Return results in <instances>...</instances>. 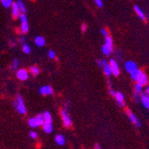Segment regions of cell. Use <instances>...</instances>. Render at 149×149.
<instances>
[{
	"instance_id": "4fadbf2b",
	"label": "cell",
	"mask_w": 149,
	"mask_h": 149,
	"mask_svg": "<svg viewBox=\"0 0 149 149\" xmlns=\"http://www.w3.org/2000/svg\"><path fill=\"white\" fill-rule=\"evenodd\" d=\"M39 93L42 96H47V95H53L54 89L51 86H44L39 88Z\"/></svg>"
},
{
	"instance_id": "d4e9b609",
	"label": "cell",
	"mask_w": 149,
	"mask_h": 149,
	"mask_svg": "<svg viewBox=\"0 0 149 149\" xmlns=\"http://www.w3.org/2000/svg\"><path fill=\"white\" fill-rule=\"evenodd\" d=\"M17 4H18L19 7H20V9H21L22 13H26V6H25L23 1H22V0H18V1H17Z\"/></svg>"
},
{
	"instance_id": "484cf974",
	"label": "cell",
	"mask_w": 149,
	"mask_h": 149,
	"mask_svg": "<svg viewBox=\"0 0 149 149\" xmlns=\"http://www.w3.org/2000/svg\"><path fill=\"white\" fill-rule=\"evenodd\" d=\"M22 51H23L24 54H27V55H28V54H30L31 51V47H30L28 44H26V43L23 44V45H22Z\"/></svg>"
},
{
	"instance_id": "52a82bcc",
	"label": "cell",
	"mask_w": 149,
	"mask_h": 149,
	"mask_svg": "<svg viewBox=\"0 0 149 149\" xmlns=\"http://www.w3.org/2000/svg\"><path fill=\"white\" fill-rule=\"evenodd\" d=\"M109 64H110L112 73L113 74V76H118L120 74V67H119L117 61L114 59H112V60H110Z\"/></svg>"
},
{
	"instance_id": "836d02e7",
	"label": "cell",
	"mask_w": 149,
	"mask_h": 149,
	"mask_svg": "<svg viewBox=\"0 0 149 149\" xmlns=\"http://www.w3.org/2000/svg\"><path fill=\"white\" fill-rule=\"evenodd\" d=\"M81 31H82V32H85L87 31V25L85 23H82V25H81Z\"/></svg>"
},
{
	"instance_id": "8d00e7d4",
	"label": "cell",
	"mask_w": 149,
	"mask_h": 149,
	"mask_svg": "<svg viewBox=\"0 0 149 149\" xmlns=\"http://www.w3.org/2000/svg\"><path fill=\"white\" fill-rule=\"evenodd\" d=\"M94 147H95V149H101L100 145H99V144H97V143L96 145H95V146H94Z\"/></svg>"
},
{
	"instance_id": "f546056e",
	"label": "cell",
	"mask_w": 149,
	"mask_h": 149,
	"mask_svg": "<svg viewBox=\"0 0 149 149\" xmlns=\"http://www.w3.org/2000/svg\"><path fill=\"white\" fill-rule=\"evenodd\" d=\"M30 137L31 138V139H36L37 138H38V133L37 132H35V131H30Z\"/></svg>"
},
{
	"instance_id": "d590c367",
	"label": "cell",
	"mask_w": 149,
	"mask_h": 149,
	"mask_svg": "<svg viewBox=\"0 0 149 149\" xmlns=\"http://www.w3.org/2000/svg\"><path fill=\"white\" fill-rule=\"evenodd\" d=\"M97 63L98 67H103V64H102V61L101 60H97Z\"/></svg>"
},
{
	"instance_id": "60d3db41",
	"label": "cell",
	"mask_w": 149,
	"mask_h": 149,
	"mask_svg": "<svg viewBox=\"0 0 149 149\" xmlns=\"http://www.w3.org/2000/svg\"><path fill=\"white\" fill-rule=\"evenodd\" d=\"M0 70H1V69H0Z\"/></svg>"
},
{
	"instance_id": "2e32d148",
	"label": "cell",
	"mask_w": 149,
	"mask_h": 149,
	"mask_svg": "<svg viewBox=\"0 0 149 149\" xmlns=\"http://www.w3.org/2000/svg\"><path fill=\"white\" fill-rule=\"evenodd\" d=\"M134 10H135L136 13L139 15V17L142 21H146V17L145 13L142 11V9H141L139 6H134Z\"/></svg>"
},
{
	"instance_id": "cb8c5ba5",
	"label": "cell",
	"mask_w": 149,
	"mask_h": 149,
	"mask_svg": "<svg viewBox=\"0 0 149 149\" xmlns=\"http://www.w3.org/2000/svg\"><path fill=\"white\" fill-rule=\"evenodd\" d=\"M39 72H40V70H39L38 67H37V66H31V69H30V72H31L33 76H37V75L39 73Z\"/></svg>"
},
{
	"instance_id": "5b68a950",
	"label": "cell",
	"mask_w": 149,
	"mask_h": 149,
	"mask_svg": "<svg viewBox=\"0 0 149 149\" xmlns=\"http://www.w3.org/2000/svg\"><path fill=\"white\" fill-rule=\"evenodd\" d=\"M20 19H21V31L25 34L29 31L28 19H27V16L25 15V13H21Z\"/></svg>"
},
{
	"instance_id": "ba28073f",
	"label": "cell",
	"mask_w": 149,
	"mask_h": 149,
	"mask_svg": "<svg viewBox=\"0 0 149 149\" xmlns=\"http://www.w3.org/2000/svg\"><path fill=\"white\" fill-rule=\"evenodd\" d=\"M11 7H12V16H13V19H17L18 17H20L21 9H20V7L18 6L17 2L16 3H13Z\"/></svg>"
},
{
	"instance_id": "603a6c76",
	"label": "cell",
	"mask_w": 149,
	"mask_h": 149,
	"mask_svg": "<svg viewBox=\"0 0 149 149\" xmlns=\"http://www.w3.org/2000/svg\"><path fill=\"white\" fill-rule=\"evenodd\" d=\"M140 72H141V71L139 70V69H136L135 71H133L132 72H130V76H131L132 79L133 80H137V79H138V77H139Z\"/></svg>"
},
{
	"instance_id": "9a60e30c",
	"label": "cell",
	"mask_w": 149,
	"mask_h": 149,
	"mask_svg": "<svg viewBox=\"0 0 149 149\" xmlns=\"http://www.w3.org/2000/svg\"><path fill=\"white\" fill-rule=\"evenodd\" d=\"M140 101L142 103V104L147 108V109H149V96L146 93V94H141L140 96Z\"/></svg>"
},
{
	"instance_id": "d6986e66",
	"label": "cell",
	"mask_w": 149,
	"mask_h": 149,
	"mask_svg": "<svg viewBox=\"0 0 149 149\" xmlns=\"http://www.w3.org/2000/svg\"><path fill=\"white\" fill-rule=\"evenodd\" d=\"M19 66H20V61L17 58H15L13 60L12 64H11V70L12 71H17Z\"/></svg>"
},
{
	"instance_id": "44dd1931",
	"label": "cell",
	"mask_w": 149,
	"mask_h": 149,
	"mask_svg": "<svg viewBox=\"0 0 149 149\" xmlns=\"http://www.w3.org/2000/svg\"><path fill=\"white\" fill-rule=\"evenodd\" d=\"M43 118H44V120L46 121V123H52V120H53L52 115H51L50 113L47 112V111H46V112L43 113Z\"/></svg>"
},
{
	"instance_id": "4dcf8cb0",
	"label": "cell",
	"mask_w": 149,
	"mask_h": 149,
	"mask_svg": "<svg viewBox=\"0 0 149 149\" xmlns=\"http://www.w3.org/2000/svg\"><path fill=\"white\" fill-rule=\"evenodd\" d=\"M95 1V3H96V5L99 7V8H101V7H103V6H104V3H103V1L102 0H94Z\"/></svg>"
},
{
	"instance_id": "f1b7e54d",
	"label": "cell",
	"mask_w": 149,
	"mask_h": 149,
	"mask_svg": "<svg viewBox=\"0 0 149 149\" xmlns=\"http://www.w3.org/2000/svg\"><path fill=\"white\" fill-rule=\"evenodd\" d=\"M140 96H141V94H140V93H138V92L135 91V93H134V99H135V102H136V103H139V100H140Z\"/></svg>"
},
{
	"instance_id": "e0dca14e",
	"label": "cell",
	"mask_w": 149,
	"mask_h": 149,
	"mask_svg": "<svg viewBox=\"0 0 149 149\" xmlns=\"http://www.w3.org/2000/svg\"><path fill=\"white\" fill-rule=\"evenodd\" d=\"M35 44L38 47H44L45 44H46V40H45V38L42 36H38L35 38Z\"/></svg>"
},
{
	"instance_id": "ab89813d",
	"label": "cell",
	"mask_w": 149,
	"mask_h": 149,
	"mask_svg": "<svg viewBox=\"0 0 149 149\" xmlns=\"http://www.w3.org/2000/svg\"><path fill=\"white\" fill-rule=\"evenodd\" d=\"M146 94L148 95V96H149V86L146 88Z\"/></svg>"
},
{
	"instance_id": "30bf717a",
	"label": "cell",
	"mask_w": 149,
	"mask_h": 149,
	"mask_svg": "<svg viewBox=\"0 0 149 149\" xmlns=\"http://www.w3.org/2000/svg\"><path fill=\"white\" fill-rule=\"evenodd\" d=\"M115 100L117 102V104L120 106V107H124L125 106V98H124V96L123 93L120 92H116L115 94Z\"/></svg>"
},
{
	"instance_id": "e575fe53",
	"label": "cell",
	"mask_w": 149,
	"mask_h": 149,
	"mask_svg": "<svg viewBox=\"0 0 149 149\" xmlns=\"http://www.w3.org/2000/svg\"><path fill=\"white\" fill-rule=\"evenodd\" d=\"M109 93L111 94V96H113V97H114L115 96V94H116V92L111 88H109Z\"/></svg>"
},
{
	"instance_id": "277c9868",
	"label": "cell",
	"mask_w": 149,
	"mask_h": 149,
	"mask_svg": "<svg viewBox=\"0 0 149 149\" xmlns=\"http://www.w3.org/2000/svg\"><path fill=\"white\" fill-rule=\"evenodd\" d=\"M61 116H62V120H63V123L64 125V127L66 128H70L72 125V121L71 117L69 116L68 113V110H66L65 108L64 109L61 110Z\"/></svg>"
},
{
	"instance_id": "83f0119b",
	"label": "cell",
	"mask_w": 149,
	"mask_h": 149,
	"mask_svg": "<svg viewBox=\"0 0 149 149\" xmlns=\"http://www.w3.org/2000/svg\"><path fill=\"white\" fill-rule=\"evenodd\" d=\"M48 57H49L50 59H56V52L54 51V50H50V51L48 52Z\"/></svg>"
},
{
	"instance_id": "ac0fdd59",
	"label": "cell",
	"mask_w": 149,
	"mask_h": 149,
	"mask_svg": "<svg viewBox=\"0 0 149 149\" xmlns=\"http://www.w3.org/2000/svg\"><path fill=\"white\" fill-rule=\"evenodd\" d=\"M43 127V130L46 132V133H51L53 131V125H52V123H44V124L42 125Z\"/></svg>"
},
{
	"instance_id": "6da1fadb",
	"label": "cell",
	"mask_w": 149,
	"mask_h": 149,
	"mask_svg": "<svg viewBox=\"0 0 149 149\" xmlns=\"http://www.w3.org/2000/svg\"><path fill=\"white\" fill-rule=\"evenodd\" d=\"M113 38L110 36L105 37L104 39V44L102 47V52L105 56H109L112 52H113Z\"/></svg>"
},
{
	"instance_id": "9c48e42d",
	"label": "cell",
	"mask_w": 149,
	"mask_h": 149,
	"mask_svg": "<svg viewBox=\"0 0 149 149\" xmlns=\"http://www.w3.org/2000/svg\"><path fill=\"white\" fill-rule=\"evenodd\" d=\"M136 81H137V83H139V84H140L142 86H146L148 83V78H147L146 74L141 71V72L139 73V75Z\"/></svg>"
},
{
	"instance_id": "4316f807",
	"label": "cell",
	"mask_w": 149,
	"mask_h": 149,
	"mask_svg": "<svg viewBox=\"0 0 149 149\" xmlns=\"http://www.w3.org/2000/svg\"><path fill=\"white\" fill-rule=\"evenodd\" d=\"M142 88H143V86L142 85H140V84H139V83H137L136 85H135V91L136 92H138V93H142Z\"/></svg>"
},
{
	"instance_id": "3957f363",
	"label": "cell",
	"mask_w": 149,
	"mask_h": 149,
	"mask_svg": "<svg viewBox=\"0 0 149 149\" xmlns=\"http://www.w3.org/2000/svg\"><path fill=\"white\" fill-rule=\"evenodd\" d=\"M45 123L44 118H43V114H38L34 118H31L28 121L29 126L31 128H37L39 126H42Z\"/></svg>"
},
{
	"instance_id": "d6a6232c",
	"label": "cell",
	"mask_w": 149,
	"mask_h": 149,
	"mask_svg": "<svg viewBox=\"0 0 149 149\" xmlns=\"http://www.w3.org/2000/svg\"><path fill=\"white\" fill-rule=\"evenodd\" d=\"M19 42L21 43V44H25V42H26V38H25V37H23V36H22L20 38H19Z\"/></svg>"
},
{
	"instance_id": "f35d334b",
	"label": "cell",
	"mask_w": 149,
	"mask_h": 149,
	"mask_svg": "<svg viewBox=\"0 0 149 149\" xmlns=\"http://www.w3.org/2000/svg\"><path fill=\"white\" fill-rule=\"evenodd\" d=\"M10 46L11 47H15V42L13 41V40H10Z\"/></svg>"
},
{
	"instance_id": "8fae6325",
	"label": "cell",
	"mask_w": 149,
	"mask_h": 149,
	"mask_svg": "<svg viewBox=\"0 0 149 149\" xmlns=\"http://www.w3.org/2000/svg\"><path fill=\"white\" fill-rule=\"evenodd\" d=\"M16 76L17 78L20 79V80H26L28 79L29 78V73H28V71L25 70V69H19L17 70V72H16Z\"/></svg>"
},
{
	"instance_id": "8992f818",
	"label": "cell",
	"mask_w": 149,
	"mask_h": 149,
	"mask_svg": "<svg viewBox=\"0 0 149 149\" xmlns=\"http://www.w3.org/2000/svg\"><path fill=\"white\" fill-rule=\"evenodd\" d=\"M126 113H127L129 119L130 120V121H131V123H132L135 126L138 127V128H139V127L141 126V123H140L139 120L138 119V117H137L136 115H135L130 109H127V110H126Z\"/></svg>"
},
{
	"instance_id": "5bb4252c",
	"label": "cell",
	"mask_w": 149,
	"mask_h": 149,
	"mask_svg": "<svg viewBox=\"0 0 149 149\" xmlns=\"http://www.w3.org/2000/svg\"><path fill=\"white\" fill-rule=\"evenodd\" d=\"M125 69L128 72H132L133 71H135L136 69H138V65L132 61H129L125 63Z\"/></svg>"
},
{
	"instance_id": "7402d4cb",
	"label": "cell",
	"mask_w": 149,
	"mask_h": 149,
	"mask_svg": "<svg viewBox=\"0 0 149 149\" xmlns=\"http://www.w3.org/2000/svg\"><path fill=\"white\" fill-rule=\"evenodd\" d=\"M13 0H1V4L5 8H9L13 5Z\"/></svg>"
},
{
	"instance_id": "ffe728a7",
	"label": "cell",
	"mask_w": 149,
	"mask_h": 149,
	"mask_svg": "<svg viewBox=\"0 0 149 149\" xmlns=\"http://www.w3.org/2000/svg\"><path fill=\"white\" fill-rule=\"evenodd\" d=\"M56 142L59 146H63L65 144V139H64V137L63 136V135L58 134V135H56Z\"/></svg>"
},
{
	"instance_id": "7a4b0ae2",
	"label": "cell",
	"mask_w": 149,
	"mask_h": 149,
	"mask_svg": "<svg viewBox=\"0 0 149 149\" xmlns=\"http://www.w3.org/2000/svg\"><path fill=\"white\" fill-rule=\"evenodd\" d=\"M13 105L16 108V110L18 111L19 113L21 114H25L27 113V109H26V106L23 101V98L21 95H18L17 98L15 101H13Z\"/></svg>"
},
{
	"instance_id": "74e56055",
	"label": "cell",
	"mask_w": 149,
	"mask_h": 149,
	"mask_svg": "<svg viewBox=\"0 0 149 149\" xmlns=\"http://www.w3.org/2000/svg\"><path fill=\"white\" fill-rule=\"evenodd\" d=\"M69 107H70L69 102H66V104H65V109H66V110H68V109H69Z\"/></svg>"
},
{
	"instance_id": "1f68e13d",
	"label": "cell",
	"mask_w": 149,
	"mask_h": 149,
	"mask_svg": "<svg viewBox=\"0 0 149 149\" xmlns=\"http://www.w3.org/2000/svg\"><path fill=\"white\" fill-rule=\"evenodd\" d=\"M100 32H101V34H102L103 36H104V37L109 36V33H108V31H107L106 29H101Z\"/></svg>"
},
{
	"instance_id": "7c38bea8",
	"label": "cell",
	"mask_w": 149,
	"mask_h": 149,
	"mask_svg": "<svg viewBox=\"0 0 149 149\" xmlns=\"http://www.w3.org/2000/svg\"><path fill=\"white\" fill-rule=\"evenodd\" d=\"M102 64H103V70H104V74L107 76V77H110L113 73H112V70H111V67H110V64L106 62L105 59H102Z\"/></svg>"
}]
</instances>
